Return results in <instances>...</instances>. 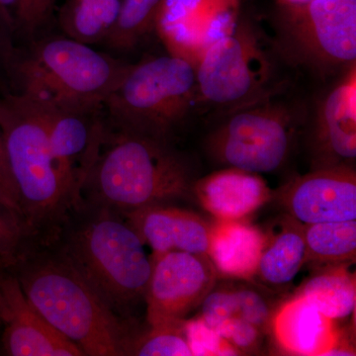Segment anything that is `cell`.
Wrapping results in <instances>:
<instances>
[{"instance_id":"obj_2","label":"cell","mask_w":356,"mask_h":356,"mask_svg":"<svg viewBox=\"0 0 356 356\" xmlns=\"http://www.w3.org/2000/svg\"><path fill=\"white\" fill-rule=\"evenodd\" d=\"M115 128L100 126L79 202L126 215L192 194L193 170L170 143Z\"/></svg>"},{"instance_id":"obj_4","label":"cell","mask_w":356,"mask_h":356,"mask_svg":"<svg viewBox=\"0 0 356 356\" xmlns=\"http://www.w3.org/2000/svg\"><path fill=\"white\" fill-rule=\"evenodd\" d=\"M19 95L48 109L98 112L129 65L70 37L41 40L23 57L6 58Z\"/></svg>"},{"instance_id":"obj_12","label":"cell","mask_w":356,"mask_h":356,"mask_svg":"<svg viewBox=\"0 0 356 356\" xmlns=\"http://www.w3.org/2000/svg\"><path fill=\"white\" fill-rule=\"evenodd\" d=\"M313 170L351 166L356 159V64L309 109L306 130Z\"/></svg>"},{"instance_id":"obj_19","label":"cell","mask_w":356,"mask_h":356,"mask_svg":"<svg viewBox=\"0 0 356 356\" xmlns=\"http://www.w3.org/2000/svg\"><path fill=\"white\" fill-rule=\"evenodd\" d=\"M267 235L242 220H217L211 229L208 257L218 276L252 280Z\"/></svg>"},{"instance_id":"obj_13","label":"cell","mask_w":356,"mask_h":356,"mask_svg":"<svg viewBox=\"0 0 356 356\" xmlns=\"http://www.w3.org/2000/svg\"><path fill=\"white\" fill-rule=\"evenodd\" d=\"M0 317L3 325L1 343L7 355H83L44 320L6 266H0Z\"/></svg>"},{"instance_id":"obj_15","label":"cell","mask_w":356,"mask_h":356,"mask_svg":"<svg viewBox=\"0 0 356 356\" xmlns=\"http://www.w3.org/2000/svg\"><path fill=\"white\" fill-rule=\"evenodd\" d=\"M33 106L43 117L51 154L74 205L79 202L84 175L92 156L102 121L97 119L98 112Z\"/></svg>"},{"instance_id":"obj_11","label":"cell","mask_w":356,"mask_h":356,"mask_svg":"<svg viewBox=\"0 0 356 356\" xmlns=\"http://www.w3.org/2000/svg\"><path fill=\"white\" fill-rule=\"evenodd\" d=\"M242 0H163L156 31L170 55L196 67L212 44L235 29Z\"/></svg>"},{"instance_id":"obj_31","label":"cell","mask_w":356,"mask_h":356,"mask_svg":"<svg viewBox=\"0 0 356 356\" xmlns=\"http://www.w3.org/2000/svg\"><path fill=\"white\" fill-rule=\"evenodd\" d=\"M217 332L241 355L257 350L264 334L261 330L238 316L226 321Z\"/></svg>"},{"instance_id":"obj_20","label":"cell","mask_w":356,"mask_h":356,"mask_svg":"<svg viewBox=\"0 0 356 356\" xmlns=\"http://www.w3.org/2000/svg\"><path fill=\"white\" fill-rule=\"evenodd\" d=\"M307 262L304 226L289 217L277 234L267 236L254 280L269 287H281L292 282Z\"/></svg>"},{"instance_id":"obj_22","label":"cell","mask_w":356,"mask_h":356,"mask_svg":"<svg viewBox=\"0 0 356 356\" xmlns=\"http://www.w3.org/2000/svg\"><path fill=\"white\" fill-rule=\"evenodd\" d=\"M121 0H65L58 23L65 36L84 44L104 42L116 22Z\"/></svg>"},{"instance_id":"obj_36","label":"cell","mask_w":356,"mask_h":356,"mask_svg":"<svg viewBox=\"0 0 356 356\" xmlns=\"http://www.w3.org/2000/svg\"></svg>"},{"instance_id":"obj_18","label":"cell","mask_w":356,"mask_h":356,"mask_svg":"<svg viewBox=\"0 0 356 356\" xmlns=\"http://www.w3.org/2000/svg\"><path fill=\"white\" fill-rule=\"evenodd\" d=\"M269 329L278 348L290 355L327 356L341 334L334 321L300 295L274 311Z\"/></svg>"},{"instance_id":"obj_8","label":"cell","mask_w":356,"mask_h":356,"mask_svg":"<svg viewBox=\"0 0 356 356\" xmlns=\"http://www.w3.org/2000/svg\"><path fill=\"white\" fill-rule=\"evenodd\" d=\"M273 36L257 18L241 13L235 29L204 54L196 65L199 102L225 113L287 84Z\"/></svg>"},{"instance_id":"obj_10","label":"cell","mask_w":356,"mask_h":356,"mask_svg":"<svg viewBox=\"0 0 356 356\" xmlns=\"http://www.w3.org/2000/svg\"><path fill=\"white\" fill-rule=\"evenodd\" d=\"M146 292L147 320L151 327L182 322L201 305L218 281L207 254L170 252L154 255Z\"/></svg>"},{"instance_id":"obj_27","label":"cell","mask_w":356,"mask_h":356,"mask_svg":"<svg viewBox=\"0 0 356 356\" xmlns=\"http://www.w3.org/2000/svg\"><path fill=\"white\" fill-rule=\"evenodd\" d=\"M33 238L32 232L22 218L0 204V266H11Z\"/></svg>"},{"instance_id":"obj_23","label":"cell","mask_w":356,"mask_h":356,"mask_svg":"<svg viewBox=\"0 0 356 356\" xmlns=\"http://www.w3.org/2000/svg\"><path fill=\"white\" fill-rule=\"evenodd\" d=\"M307 262L348 264L355 261L356 220L303 224Z\"/></svg>"},{"instance_id":"obj_6","label":"cell","mask_w":356,"mask_h":356,"mask_svg":"<svg viewBox=\"0 0 356 356\" xmlns=\"http://www.w3.org/2000/svg\"><path fill=\"white\" fill-rule=\"evenodd\" d=\"M310 106L288 93V86L227 112L208 137L210 154L228 168L273 172L292 153L306 130Z\"/></svg>"},{"instance_id":"obj_25","label":"cell","mask_w":356,"mask_h":356,"mask_svg":"<svg viewBox=\"0 0 356 356\" xmlns=\"http://www.w3.org/2000/svg\"><path fill=\"white\" fill-rule=\"evenodd\" d=\"M58 0H0V20L4 28L32 38L51 24Z\"/></svg>"},{"instance_id":"obj_33","label":"cell","mask_w":356,"mask_h":356,"mask_svg":"<svg viewBox=\"0 0 356 356\" xmlns=\"http://www.w3.org/2000/svg\"><path fill=\"white\" fill-rule=\"evenodd\" d=\"M6 29L3 24H2L1 20H0V67L2 65L6 64V56L8 54V49H7L6 43L3 41V37H2V30Z\"/></svg>"},{"instance_id":"obj_9","label":"cell","mask_w":356,"mask_h":356,"mask_svg":"<svg viewBox=\"0 0 356 356\" xmlns=\"http://www.w3.org/2000/svg\"><path fill=\"white\" fill-rule=\"evenodd\" d=\"M273 42L283 63L318 77L356 64V0H312L277 6Z\"/></svg>"},{"instance_id":"obj_28","label":"cell","mask_w":356,"mask_h":356,"mask_svg":"<svg viewBox=\"0 0 356 356\" xmlns=\"http://www.w3.org/2000/svg\"><path fill=\"white\" fill-rule=\"evenodd\" d=\"M231 285L235 296L236 312L238 317L255 325L262 332H266L270 325L274 313L270 299L266 293L257 289L254 285H250L248 280Z\"/></svg>"},{"instance_id":"obj_17","label":"cell","mask_w":356,"mask_h":356,"mask_svg":"<svg viewBox=\"0 0 356 356\" xmlns=\"http://www.w3.org/2000/svg\"><path fill=\"white\" fill-rule=\"evenodd\" d=\"M192 194L217 220H243L268 202L273 192L259 173L227 168L199 178Z\"/></svg>"},{"instance_id":"obj_16","label":"cell","mask_w":356,"mask_h":356,"mask_svg":"<svg viewBox=\"0 0 356 356\" xmlns=\"http://www.w3.org/2000/svg\"><path fill=\"white\" fill-rule=\"evenodd\" d=\"M124 216L154 255L170 252L208 254L212 225L196 213L161 204Z\"/></svg>"},{"instance_id":"obj_21","label":"cell","mask_w":356,"mask_h":356,"mask_svg":"<svg viewBox=\"0 0 356 356\" xmlns=\"http://www.w3.org/2000/svg\"><path fill=\"white\" fill-rule=\"evenodd\" d=\"M346 266L331 264L313 274L297 295L332 321L348 317L355 311L356 281L355 274L350 273Z\"/></svg>"},{"instance_id":"obj_30","label":"cell","mask_w":356,"mask_h":356,"mask_svg":"<svg viewBox=\"0 0 356 356\" xmlns=\"http://www.w3.org/2000/svg\"><path fill=\"white\" fill-rule=\"evenodd\" d=\"M200 306L201 315L199 317L216 332L229 318L238 316L236 299L231 285L218 286L216 283Z\"/></svg>"},{"instance_id":"obj_29","label":"cell","mask_w":356,"mask_h":356,"mask_svg":"<svg viewBox=\"0 0 356 356\" xmlns=\"http://www.w3.org/2000/svg\"><path fill=\"white\" fill-rule=\"evenodd\" d=\"M184 336L192 355H240L241 353L200 317L184 321Z\"/></svg>"},{"instance_id":"obj_3","label":"cell","mask_w":356,"mask_h":356,"mask_svg":"<svg viewBox=\"0 0 356 356\" xmlns=\"http://www.w3.org/2000/svg\"><path fill=\"white\" fill-rule=\"evenodd\" d=\"M6 267L44 320L83 355H130L133 341L118 314L56 250H34L31 242Z\"/></svg>"},{"instance_id":"obj_26","label":"cell","mask_w":356,"mask_h":356,"mask_svg":"<svg viewBox=\"0 0 356 356\" xmlns=\"http://www.w3.org/2000/svg\"><path fill=\"white\" fill-rule=\"evenodd\" d=\"M184 321L177 324L151 327V331L132 341L130 355L191 356L182 327Z\"/></svg>"},{"instance_id":"obj_32","label":"cell","mask_w":356,"mask_h":356,"mask_svg":"<svg viewBox=\"0 0 356 356\" xmlns=\"http://www.w3.org/2000/svg\"><path fill=\"white\" fill-rule=\"evenodd\" d=\"M0 204L6 206L9 210L13 211L24 221L21 212L17 191L9 172L1 130H0Z\"/></svg>"},{"instance_id":"obj_7","label":"cell","mask_w":356,"mask_h":356,"mask_svg":"<svg viewBox=\"0 0 356 356\" xmlns=\"http://www.w3.org/2000/svg\"><path fill=\"white\" fill-rule=\"evenodd\" d=\"M195 105V67L170 54L129 65L103 107L117 127L170 143Z\"/></svg>"},{"instance_id":"obj_5","label":"cell","mask_w":356,"mask_h":356,"mask_svg":"<svg viewBox=\"0 0 356 356\" xmlns=\"http://www.w3.org/2000/svg\"><path fill=\"white\" fill-rule=\"evenodd\" d=\"M0 130L21 212L33 236L53 228L72 206L51 154L43 117L15 93L0 97Z\"/></svg>"},{"instance_id":"obj_1","label":"cell","mask_w":356,"mask_h":356,"mask_svg":"<svg viewBox=\"0 0 356 356\" xmlns=\"http://www.w3.org/2000/svg\"><path fill=\"white\" fill-rule=\"evenodd\" d=\"M41 236L118 315L146 296L153 261L120 213L81 201Z\"/></svg>"},{"instance_id":"obj_34","label":"cell","mask_w":356,"mask_h":356,"mask_svg":"<svg viewBox=\"0 0 356 356\" xmlns=\"http://www.w3.org/2000/svg\"><path fill=\"white\" fill-rule=\"evenodd\" d=\"M312 0H275L277 6H297L308 3Z\"/></svg>"},{"instance_id":"obj_24","label":"cell","mask_w":356,"mask_h":356,"mask_svg":"<svg viewBox=\"0 0 356 356\" xmlns=\"http://www.w3.org/2000/svg\"><path fill=\"white\" fill-rule=\"evenodd\" d=\"M163 0H121L116 22L105 39L110 48L129 51L156 29Z\"/></svg>"},{"instance_id":"obj_14","label":"cell","mask_w":356,"mask_h":356,"mask_svg":"<svg viewBox=\"0 0 356 356\" xmlns=\"http://www.w3.org/2000/svg\"><path fill=\"white\" fill-rule=\"evenodd\" d=\"M283 204L302 224L356 220V173L351 166L313 170L285 187Z\"/></svg>"},{"instance_id":"obj_35","label":"cell","mask_w":356,"mask_h":356,"mask_svg":"<svg viewBox=\"0 0 356 356\" xmlns=\"http://www.w3.org/2000/svg\"><path fill=\"white\" fill-rule=\"evenodd\" d=\"M0 324H1V317H0Z\"/></svg>"}]
</instances>
